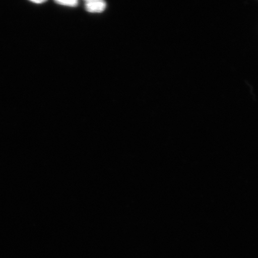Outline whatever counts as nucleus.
Listing matches in <instances>:
<instances>
[{"mask_svg":"<svg viewBox=\"0 0 258 258\" xmlns=\"http://www.w3.org/2000/svg\"><path fill=\"white\" fill-rule=\"evenodd\" d=\"M34 2L35 3H38V4H40V3H43L44 2H45L44 1H38V2Z\"/></svg>","mask_w":258,"mask_h":258,"instance_id":"7ed1b4c3","label":"nucleus"},{"mask_svg":"<svg viewBox=\"0 0 258 258\" xmlns=\"http://www.w3.org/2000/svg\"><path fill=\"white\" fill-rule=\"evenodd\" d=\"M57 5L68 6V7L75 8L79 5V2L76 0H58L55 2Z\"/></svg>","mask_w":258,"mask_h":258,"instance_id":"f03ea898","label":"nucleus"},{"mask_svg":"<svg viewBox=\"0 0 258 258\" xmlns=\"http://www.w3.org/2000/svg\"><path fill=\"white\" fill-rule=\"evenodd\" d=\"M106 3L101 0H88L85 2V9L92 14H100L105 11Z\"/></svg>","mask_w":258,"mask_h":258,"instance_id":"f257e3e1","label":"nucleus"}]
</instances>
